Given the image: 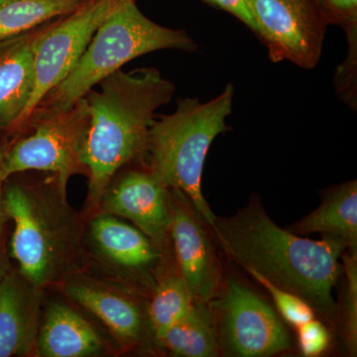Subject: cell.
I'll list each match as a JSON object with an SVG mask.
<instances>
[{
	"instance_id": "6da1fadb",
	"label": "cell",
	"mask_w": 357,
	"mask_h": 357,
	"mask_svg": "<svg viewBox=\"0 0 357 357\" xmlns=\"http://www.w3.org/2000/svg\"><path fill=\"white\" fill-rule=\"evenodd\" d=\"M213 238L232 261L277 287L306 301L314 312L333 317V291L342 272L347 244L337 236L312 241L276 225L258 197L227 218H215Z\"/></svg>"
},
{
	"instance_id": "7a4b0ae2",
	"label": "cell",
	"mask_w": 357,
	"mask_h": 357,
	"mask_svg": "<svg viewBox=\"0 0 357 357\" xmlns=\"http://www.w3.org/2000/svg\"><path fill=\"white\" fill-rule=\"evenodd\" d=\"M100 91L86 96L89 126L84 161L89 191L84 215H95L110 181L136 160H143L156 110L170 102L172 82L155 68L123 72L103 79Z\"/></svg>"
},
{
	"instance_id": "3957f363",
	"label": "cell",
	"mask_w": 357,
	"mask_h": 357,
	"mask_svg": "<svg viewBox=\"0 0 357 357\" xmlns=\"http://www.w3.org/2000/svg\"><path fill=\"white\" fill-rule=\"evenodd\" d=\"M3 210L14 223L11 255L31 285L44 291L83 271L86 225L55 176L3 188Z\"/></svg>"
},
{
	"instance_id": "277c9868",
	"label": "cell",
	"mask_w": 357,
	"mask_h": 357,
	"mask_svg": "<svg viewBox=\"0 0 357 357\" xmlns=\"http://www.w3.org/2000/svg\"><path fill=\"white\" fill-rule=\"evenodd\" d=\"M234 96L229 83L206 102L198 98L178 100L172 114L155 116L143 157L147 168L169 189L182 192L210 227L217 215L202 191L204 161L215 137L229 130Z\"/></svg>"
},
{
	"instance_id": "5b68a950",
	"label": "cell",
	"mask_w": 357,
	"mask_h": 357,
	"mask_svg": "<svg viewBox=\"0 0 357 357\" xmlns=\"http://www.w3.org/2000/svg\"><path fill=\"white\" fill-rule=\"evenodd\" d=\"M164 49L195 52L198 46L185 30L170 29L148 20L135 0H119L74 70L36 109H69L129 61Z\"/></svg>"
},
{
	"instance_id": "8992f818",
	"label": "cell",
	"mask_w": 357,
	"mask_h": 357,
	"mask_svg": "<svg viewBox=\"0 0 357 357\" xmlns=\"http://www.w3.org/2000/svg\"><path fill=\"white\" fill-rule=\"evenodd\" d=\"M26 124L32 132L6 149L2 180L16 174L41 171L52 174L67 188L70 177L88 175L84 154L89 126V110L83 98L67 109L33 110Z\"/></svg>"
},
{
	"instance_id": "52a82bcc",
	"label": "cell",
	"mask_w": 357,
	"mask_h": 357,
	"mask_svg": "<svg viewBox=\"0 0 357 357\" xmlns=\"http://www.w3.org/2000/svg\"><path fill=\"white\" fill-rule=\"evenodd\" d=\"M208 304L223 356L269 357L292 347L288 331L273 307L236 279L227 280Z\"/></svg>"
},
{
	"instance_id": "ba28073f",
	"label": "cell",
	"mask_w": 357,
	"mask_h": 357,
	"mask_svg": "<svg viewBox=\"0 0 357 357\" xmlns=\"http://www.w3.org/2000/svg\"><path fill=\"white\" fill-rule=\"evenodd\" d=\"M84 249L86 261L93 260L100 278L151 295L165 248L159 246L137 227L107 213L86 218Z\"/></svg>"
},
{
	"instance_id": "9c48e42d",
	"label": "cell",
	"mask_w": 357,
	"mask_h": 357,
	"mask_svg": "<svg viewBox=\"0 0 357 357\" xmlns=\"http://www.w3.org/2000/svg\"><path fill=\"white\" fill-rule=\"evenodd\" d=\"M117 1L89 0L74 13L43 26L34 49V89L17 128L25 126L45 96L69 76Z\"/></svg>"
},
{
	"instance_id": "30bf717a",
	"label": "cell",
	"mask_w": 357,
	"mask_h": 357,
	"mask_svg": "<svg viewBox=\"0 0 357 357\" xmlns=\"http://www.w3.org/2000/svg\"><path fill=\"white\" fill-rule=\"evenodd\" d=\"M60 285L73 303L102 321L121 351L152 354L160 349L146 296L83 271L67 277Z\"/></svg>"
},
{
	"instance_id": "8fae6325",
	"label": "cell",
	"mask_w": 357,
	"mask_h": 357,
	"mask_svg": "<svg viewBox=\"0 0 357 357\" xmlns=\"http://www.w3.org/2000/svg\"><path fill=\"white\" fill-rule=\"evenodd\" d=\"M257 35L273 62L290 61L312 69L323 50L330 24L316 0H248Z\"/></svg>"
},
{
	"instance_id": "7c38bea8",
	"label": "cell",
	"mask_w": 357,
	"mask_h": 357,
	"mask_svg": "<svg viewBox=\"0 0 357 357\" xmlns=\"http://www.w3.org/2000/svg\"><path fill=\"white\" fill-rule=\"evenodd\" d=\"M170 241L174 257L195 299L208 303L220 288L222 271L210 225L191 201L170 189Z\"/></svg>"
},
{
	"instance_id": "4fadbf2b",
	"label": "cell",
	"mask_w": 357,
	"mask_h": 357,
	"mask_svg": "<svg viewBox=\"0 0 357 357\" xmlns=\"http://www.w3.org/2000/svg\"><path fill=\"white\" fill-rule=\"evenodd\" d=\"M96 213L130 220L162 248L170 241V189L147 167L117 173L103 192Z\"/></svg>"
},
{
	"instance_id": "5bb4252c",
	"label": "cell",
	"mask_w": 357,
	"mask_h": 357,
	"mask_svg": "<svg viewBox=\"0 0 357 357\" xmlns=\"http://www.w3.org/2000/svg\"><path fill=\"white\" fill-rule=\"evenodd\" d=\"M121 351L114 338L107 337L75 307L62 301L45 307L36 340V356L96 357Z\"/></svg>"
},
{
	"instance_id": "9a60e30c",
	"label": "cell",
	"mask_w": 357,
	"mask_h": 357,
	"mask_svg": "<svg viewBox=\"0 0 357 357\" xmlns=\"http://www.w3.org/2000/svg\"><path fill=\"white\" fill-rule=\"evenodd\" d=\"M43 290L18 273L0 282V357L36 356Z\"/></svg>"
},
{
	"instance_id": "2e32d148",
	"label": "cell",
	"mask_w": 357,
	"mask_h": 357,
	"mask_svg": "<svg viewBox=\"0 0 357 357\" xmlns=\"http://www.w3.org/2000/svg\"><path fill=\"white\" fill-rule=\"evenodd\" d=\"M43 26L0 44V131L17 128L31 98L34 49Z\"/></svg>"
},
{
	"instance_id": "e0dca14e",
	"label": "cell",
	"mask_w": 357,
	"mask_h": 357,
	"mask_svg": "<svg viewBox=\"0 0 357 357\" xmlns=\"http://www.w3.org/2000/svg\"><path fill=\"white\" fill-rule=\"evenodd\" d=\"M298 236L321 234L342 239L357 255V182L349 181L326 194L318 208L288 227Z\"/></svg>"
},
{
	"instance_id": "ac0fdd59",
	"label": "cell",
	"mask_w": 357,
	"mask_h": 357,
	"mask_svg": "<svg viewBox=\"0 0 357 357\" xmlns=\"http://www.w3.org/2000/svg\"><path fill=\"white\" fill-rule=\"evenodd\" d=\"M173 258V261H169L168 256H164L148 301L150 321L159 349L160 340L167 331L184 318L196 301Z\"/></svg>"
},
{
	"instance_id": "d6986e66",
	"label": "cell",
	"mask_w": 357,
	"mask_h": 357,
	"mask_svg": "<svg viewBox=\"0 0 357 357\" xmlns=\"http://www.w3.org/2000/svg\"><path fill=\"white\" fill-rule=\"evenodd\" d=\"M160 349L177 357L220 356L217 328L208 303L195 301L190 312L161 338Z\"/></svg>"
},
{
	"instance_id": "ffe728a7",
	"label": "cell",
	"mask_w": 357,
	"mask_h": 357,
	"mask_svg": "<svg viewBox=\"0 0 357 357\" xmlns=\"http://www.w3.org/2000/svg\"><path fill=\"white\" fill-rule=\"evenodd\" d=\"M89 0H4L0 4V44L76 11Z\"/></svg>"
},
{
	"instance_id": "44dd1931",
	"label": "cell",
	"mask_w": 357,
	"mask_h": 357,
	"mask_svg": "<svg viewBox=\"0 0 357 357\" xmlns=\"http://www.w3.org/2000/svg\"><path fill=\"white\" fill-rule=\"evenodd\" d=\"M342 270L347 276L342 317H344V338L347 351L351 356L357 352V255L345 252Z\"/></svg>"
},
{
	"instance_id": "7402d4cb",
	"label": "cell",
	"mask_w": 357,
	"mask_h": 357,
	"mask_svg": "<svg viewBox=\"0 0 357 357\" xmlns=\"http://www.w3.org/2000/svg\"><path fill=\"white\" fill-rule=\"evenodd\" d=\"M249 274L269 293L279 314L291 326L298 328L302 324L314 319L316 312L307 304L306 301L303 300L299 296L277 287L271 282L266 280L255 272H250Z\"/></svg>"
},
{
	"instance_id": "603a6c76",
	"label": "cell",
	"mask_w": 357,
	"mask_h": 357,
	"mask_svg": "<svg viewBox=\"0 0 357 357\" xmlns=\"http://www.w3.org/2000/svg\"><path fill=\"white\" fill-rule=\"evenodd\" d=\"M298 340L303 356H321L330 347L331 335L326 326L316 319L298 326Z\"/></svg>"
},
{
	"instance_id": "cb8c5ba5",
	"label": "cell",
	"mask_w": 357,
	"mask_h": 357,
	"mask_svg": "<svg viewBox=\"0 0 357 357\" xmlns=\"http://www.w3.org/2000/svg\"><path fill=\"white\" fill-rule=\"evenodd\" d=\"M331 24L344 28L347 34L357 32V0H316Z\"/></svg>"
},
{
	"instance_id": "d4e9b609",
	"label": "cell",
	"mask_w": 357,
	"mask_h": 357,
	"mask_svg": "<svg viewBox=\"0 0 357 357\" xmlns=\"http://www.w3.org/2000/svg\"><path fill=\"white\" fill-rule=\"evenodd\" d=\"M347 41L349 45V57L345 60L344 65L338 67L337 72V91L340 96L344 98L345 102L349 105H356L354 102L356 98V42L357 33L347 35Z\"/></svg>"
},
{
	"instance_id": "484cf974",
	"label": "cell",
	"mask_w": 357,
	"mask_h": 357,
	"mask_svg": "<svg viewBox=\"0 0 357 357\" xmlns=\"http://www.w3.org/2000/svg\"><path fill=\"white\" fill-rule=\"evenodd\" d=\"M202 1L236 16L237 20H241L255 34H257V25H256L255 16L251 11L248 0H202Z\"/></svg>"
},
{
	"instance_id": "4316f807",
	"label": "cell",
	"mask_w": 357,
	"mask_h": 357,
	"mask_svg": "<svg viewBox=\"0 0 357 357\" xmlns=\"http://www.w3.org/2000/svg\"><path fill=\"white\" fill-rule=\"evenodd\" d=\"M7 218L6 215H0V282L9 273V263L6 257V244H4V229Z\"/></svg>"
},
{
	"instance_id": "83f0119b",
	"label": "cell",
	"mask_w": 357,
	"mask_h": 357,
	"mask_svg": "<svg viewBox=\"0 0 357 357\" xmlns=\"http://www.w3.org/2000/svg\"><path fill=\"white\" fill-rule=\"evenodd\" d=\"M6 148L2 147V145H0V215H6L3 210V183L4 181L2 180L1 176V170H2V163H3L4 154H6Z\"/></svg>"
},
{
	"instance_id": "f1b7e54d",
	"label": "cell",
	"mask_w": 357,
	"mask_h": 357,
	"mask_svg": "<svg viewBox=\"0 0 357 357\" xmlns=\"http://www.w3.org/2000/svg\"><path fill=\"white\" fill-rule=\"evenodd\" d=\"M3 1H4V0H0V4H1L2 2H3Z\"/></svg>"
}]
</instances>
